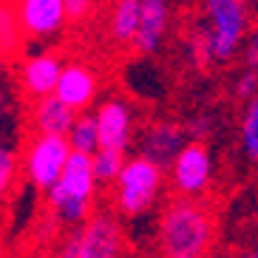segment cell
Masks as SVG:
<instances>
[{"label":"cell","instance_id":"d4e9b609","mask_svg":"<svg viewBox=\"0 0 258 258\" xmlns=\"http://www.w3.org/2000/svg\"><path fill=\"white\" fill-rule=\"evenodd\" d=\"M80 247H83V227L71 230L66 238H62V247L57 252V258H80Z\"/></svg>","mask_w":258,"mask_h":258},{"label":"cell","instance_id":"52a82bcc","mask_svg":"<svg viewBox=\"0 0 258 258\" xmlns=\"http://www.w3.org/2000/svg\"><path fill=\"white\" fill-rule=\"evenodd\" d=\"M213 182V153L205 142H187L170 167V184L182 196H202Z\"/></svg>","mask_w":258,"mask_h":258},{"label":"cell","instance_id":"6da1fadb","mask_svg":"<svg viewBox=\"0 0 258 258\" xmlns=\"http://www.w3.org/2000/svg\"><path fill=\"white\" fill-rule=\"evenodd\" d=\"M159 247L165 255L205 258L216 238L213 213L196 199H176L159 216Z\"/></svg>","mask_w":258,"mask_h":258},{"label":"cell","instance_id":"8992f818","mask_svg":"<svg viewBox=\"0 0 258 258\" xmlns=\"http://www.w3.org/2000/svg\"><path fill=\"white\" fill-rule=\"evenodd\" d=\"M187 142L190 139L184 134V125H179L173 119H156L139 134L137 156H142L145 162H151L162 170H170Z\"/></svg>","mask_w":258,"mask_h":258},{"label":"cell","instance_id":"7402d4cb","mask_svg":"<svg viewBox=\"0 0 258 258\" xmlns=\"http://www.w3.org/2000/svg\"><path fill=\"white\" fill-rule=\"evenodd\" d=\"M20 23H17V17H12V9L3 6L0 9V43H3V51H12L17 43V34H20Z\"/></svg>","mask_w":258,"mask_h":258},{"label":"cell","instance_id":"83f0119b","mask_svg":"<svg viewBox=\"0 0 258 258\" xmlns=\"http://www.w3.org/2000/svg\"><path fill=\"white\" fill-rule=\"evenodd\" d=\"M165 258H193V255H165Z\"/></svg>","mask_w":258,"mask_h":258},{"label":"cell","instance_id":"5b68a950","mask_svg":"<svg viewBox=\"0 0 258 258\" xmlns=\"http://www.w3.org/2000/svg\"><path fill=\"white\" fill-rule=\"evenodd\" d=\"M71 145L66 137H46V134H37V137L29 142L23 156V167L29 182L40 190H51L54 184L62 179L66 173V165L71 159Z\"/></svg>","mask_w":258,"mask_h":258},{"label":"cell","instance_id":"484cf974","mask_svg":"<svg viewBox=\"0 0 258 258\" xmlns=\"http://www.w3.org/2000/svg\"><path fill=\"white\" fill-rule=\"evenodd\" d=\"M91 12H94V3H88V0H66V15H69V20H83Z\"/></svg>","mask_w":258,"mask_h":258},{"label":"cell","instance_id":"ac0fdd59","mask_svg":"<svg viewBox=\"0 0 258 258\" xmlns=\"http://www.w3.org/2000/svg\"><path fill=\"white\" fill-rule=\"evenodd\" d=\"M241 148L244 156L258 162V99H252L250 105H244L241 114Z\"/></svg>","mask_w":258,"mask_h":258},{"label":"cell","instance_id":"5bb4252c","mask_svg":"<svg viewBox=\"0 0 258 258\" xmlns=\"http://www.w3.org/2000/svg\"><path fill=\"white\" fill-rule=\"evenodd\" d=\"M77 116L80 114H74L69 105H62L57 97H46L34 105V125H37V131L46 134V137H66L69 139Z\"/></svg>","mask_w":258,"mask_h":258},{"label":"cell","instance_id":"4316f807","mask_svg":"<svg viewBox=\"0 0 258 258\" xmlns=\"http://www.w3.org/2000/svg\"><path fill=\"white\" fill-rule=\"evenodd\" d=\"M238 258H258V247H247V250H241Z\"/></svg>","mask_w":258,"mask_h":258},{"label":"cell","instance_id":"30bf717a","mask_svg":"<svg viewBox=\"0 0 258 258\" xmlns=\"http://www.w3.org/2000/svg\"><path fill=\"white\" fill-rule=\"evenodd\" d=\"M66 0H23L17 3V23L31 37H51L66 26Z\"/></svg>","mask_w":258,"mask_h":258},{"label":"cell","instance_id":"4fadbf2b","mask_svg":"<svg viewBox=\"0 0 258 258\" xmlns=\"http://www.w3.org/2000/svg\"><path fill=\"white\" fill-rule=\"evenodd\" d=\"M167 26H170V6L165 0H142V23L131 48L137 54H156L165 43Z\"/></svg>","mask_w":258,"mask_h":258},{"label":"cell","instance_id":"9a60e30c","mask_svg":"<svg viewBox=\"0 0 258 258\" xmlns=\"http://www.w3.org/2000/svg\"><path fill=\"white\" fill-rule=\"evenodd\" d=\"M139 23H142V0H119L111 9V37L119 46H134V40L139 34Z\"/></svg>","mask_w":258,"mask_h":258},{"label":"cell","instance_id":"e0dca14e","mask_svg":"<svg viewBox=\"0 0 258 258\" xmlns=\"http://www.w3.org/2000/svg\"><path fill=\"white\" fill-rule=\"evenodd\" d=\"M69 145L74 153H83V156H97L102 151L99 145V128H97V116L94 114H80L74 122V128L69 134Z\"/></svg>","mask_w":258,"mask_h":258},{"label":"cell","instance_id":"2e32d148","mask_svg":"<svg viewBox=\"0 0 258 258\" xmlns=\"http://www.w3.org/2000/svg\"><path fill=\"white\" fill-rule=\"evenodd\" d=\"M184 54H187V62L193 69H207L210 62H216V51H213V37L207 23H193L184 37Z\"/></svg>","mask_w":258,"mask_h":258},{"label":"cell","instance_id":"8fae6325","mask_svg":"<svg viewBox=\"0 0 258 258\" xmlns=\"http://www.w3.org/2000/svg\"><path fill=\"white\" fill-rule=\"evenodd\" d=\"M66 71V62L51 51H43V54H34L23 62L20 69V83H23V91L29 97L40 99L54 97L57 85H60V77Z\"/></svg>","mask_w":258,"mask_h":258},{"label":"cell","instance_id":"9c48e42d","mask_svg":"<svg viewBox=\"0 0 258 258\" xmlns=\"http://www.w3.org/2000/svg\"><path fill=\"white\" fill-rule=\"evenodd\" d=\"M122 255V227L114 213L97 210L83 227L80 258H119Z\"/></svg>","mask_w":258,"mask_h":258},{"label":"cell","instance_id":"44dd1931","mask_svg":"<svg viewBox=\"0 0 258 258\" xmlns=\"http://www.w3.org/2000/svg\"><path fill=\"white\" fill-rule=\"evenodd\" d=\"M213 128H216V119H213V114H207V111H199V114H193L184 122V134L190 137V142H205V137Z\"/></svg>","mask_w":258,"mask_h":258},{"label":"cell","instance_id":"d6986e66","mask_svg":"<svg viewBox=\"0 0 258 258\" xmlns=\"http://www.w3.org/2000/svg\"><path fill=\"white\" fill-rule=\"evenodd\" d=\"M94 162V176H97V182H114L122 176L128 159H125V153H116V151H99L97 156H91Z\"/></svg>","mask_w":258,"mask_h":258},{"label":"cell","instance_id":"ba28073f","mask_svg":"<svg viewBox=\"0 0 258 258\" xmlns=\"http://www.w3.org/2000/svg\"><path fill=\"white\" fill-rule=\"evenodd\" d=\"M97 128H99V145L102 151L125 153L134 142V111L125 99L111 97L97 105Z\"/></svg>","mask_w":258,"mask_h":258},{"label":"cell","instance_id":"603a6c76","mask_svg":"<svg viewBox=\"0 0 258 258\" xmlns=\"http://www.w3.org/2000/svg\"><path fill=\"white\" fill-rule=\"evenodd\" d=\"M15 170H17V153L15 148L3 145L0 148V187L3 190H9V184L15 179Z\"/></svg>","mask_w":258,"mask_h":258},{"label":"cell","instance_id":"cb8c5ba5","mask_svg":"<svg viewBox=\"0 0 258 258\" xmlns=\"http://www.w3.org/2000/svg\"><path fill=\"white\" fill-rule=\"evenodd\" d=\"M241 62H244V69L258 71V26L250 31V37L244 40V46H241Z\"/></svg>","mask_w":258,"mask_h":258},{"label":"cell","instance_id":"ffe728a7","mask_svg":"<svg viewBox=\"0 0 258 258\" xmlns=\"http://www.w3.org/2000/svg\"><path fill=\"white\" fill-rule=\"evenodd\" d=\"M233 97L244 105H250L252 99H258V71L241 69L233 80Z\"/></svg>","mask_w":258,"mask_h":258},{"label":"cell","instance_id":"7a4b0ae2","mask_svg":"<svg viewBox=\"0 0 258 258\" xmlns=\"http://www.w3.org/2000/svg\"><path fill=\"white\" fill-rule=\"evenodd\" d=\"M91 156L71 153L66 173L51 190H48V205L54 210V219L60 224H69L71 230L85 227L94 216V190H97Z\"/></svg>","mask_w":258,"mask_h":258},{"label":"cell","instance_id":"f1b7e54d","mask_svg":"<svg viewBox=\"0 0 258 258\" xmlns=\"http://www.w3.org/2000/svg\"><path fill=\"white\" fill-rule=\"evenodd\" d=\"M213 258H221V255H213Z\"/></svg>","mask_w":258,"mask_h":258},{"label":"cell","instance_id":"277c9868","mask_svg":"<svg viewBox=\"0 0 258 258\" xmlns=\"http://www.w3.org/2000/svg\"><path fill=\"white\" fill-rule=\"evenodd\" d=\"M162 184H165V170L142 156H131L122 176L116 179V207L122 216H142L148 213L162 196Z\"/></svg>","mask_w":258,"mask_h":258},{"label":"cell","instance_id":"3957f363","mask_svg":"<svg viewBox=\"0 0 258 258\" xmlns=\"http://www.w3.org/2000/svg\"><path fill=\"white\" fill-rule=\"evenodd\" d=\"M205 23L213 37L216 62H224L241 51L244 40L250 37V6L241 0H207Z\"/></svg>","mask_w":258,"mask_h":258},{"label":"cell","instance_id":"7c38bea8","mask_svg":"<svg viewBox=\"0 0 258 258\" xmlns=\"http://www.w3.org/2000/svg\"><path fill=\"white\" fill-rule=\"evenodd\" d=\"M54 97L60 99L62 105H69L74 114H88L85 108H91L94 97H97V74L83 62H69Z\"/></svg>","mask_w":258,"mask_h":258}]
</instances>
